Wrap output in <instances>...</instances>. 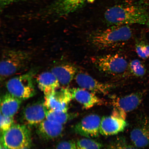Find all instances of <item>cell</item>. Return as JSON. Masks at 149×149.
Returning a JSON list of instances; mask_svg holds the SVG:
<instances>
[{"instance_id": "6da1fadb", "label": "cell", "mask_w": 149, "mask_h": 149, "mask_svg": "<svg viewBox=\"0 0 149 149\" xmlns=\"http://www.w3.org/2000/svg\"><path fill=\"white\" fill-rule=\"evenodd\" d=\"M133 36V31L130 25L113 26L91 33L88 40L96 49L109 50L124 46Z\"/></svg>"}, {"instance_id": "7a4b0ae2", "label": "cell", "mask_w": 149, "mask_h": 149, "mask_svg": "<svg viewBox=\"0 0 149 149\" xmlns=\"http://www.w3.org/2000/svg\"><path fill=\"white\" fill-rule=\"evenodd\" d=\"M149 14L143 6L118 5L108 9L104 15L108 24L113 26L146 24Z\"/></svg>"}, {"instance_id": "3957f363", "label": "cell", "mask_w": 149, "mask_h": 149, "mask_svg": "<svg viewBox=\"0 0 149 149\" xmlns=\"http://www.w3.org/2000/svg\"><path fill=\"white\" fill-rule=\"evenodd\" d=\"M30 59V54L25 51L14 49L3 51L0 65L1 81L25 68Z\"/></svg>"}, {"instance_id": "277c9868", "label": "cell", "mask_w": 149, "mask_h": 149, "mask_svg": "<svg viewBox=\"0 0 149 149\" xmlns=\"http://www.w3.org/2000/svg\"><path fill=\"white\" fill-rule=\"evenodd\" d=\"M91 60L100 71L109 75H122L128 70V63L120 54L97 56L92 57Z\"/></svg>"}, {"instance_id": "5b68a950", "label": "cell", "mask_w": 149, "mask_h": 149, "mask_svg": "<svg viewBox=\"0 0 149 149\" xmlns=\"http://www.w3.org/2000/svg\"><path fill=\"white\" fill-rule=\"evenodd\" d=\"M1 140L9 149L29 147L31 141L30 130L25 125L14 124L2 133Z\"/></svg>"}, {"instance_id": "8992f818", "label": "cell", "mask_w": 149, "mask_h": 149, "mask_svg": "<svg viewBox=\"0 0 149 149\" xmlns=\"http://www.w3.org/2000/svg\"><path fill=\"white\" fill-rule=\"evenodd\" d=\"M6 87L9 93L22 100L32 97L35 94L32 74L31 73L12 78L7 82Z\"/></svg>"}, {"instance_id": "52a82bcc", "label": "cell", "mask_w": 149, "mask_h": 149, "mask_svg": "<svg viewBox=\"0 0 149 149\" xmlns=\"http://www.w3.org/2000/svg\"><path fill=\"white\" fill-rule=\"evenodd\" d=\"M95 0H55L44 9L45 14L63 17L71 14Z\"/></svg>"}, {"instance_id": "ba28073f", "label": "cell", "mask_w": 149, "mask_h": 149, "mask_svg": "<svg viewBox=\"0 0 149 149\" xmlns=\"http://www.w3.org/2000/svg\"><path fill=\"white\" fill-rule=\"evenodd\" d=\"M73 100L70 89H58L53 94L45 97L44 104L47 110L68 112L70 102Z\"/></svg>"}, {"instance_id": "9c48e42d", "label": "cell", "mask_w": 149, "mask_h": 149, "mask_svg": "<svg viewBox=\"0 0 149 149\" xmlns=\"http://www.w3.org/2000/svg\"><path fill=\"white\" fill-rule=\"evenodd\" d=\"M101 119L97 115L92 114L84 117L74 127L76 133L87 138L98 137L100 134Z\"/></svg>"}, {"instance_id": "30bf717a", "label": "cell", "mask_w": 149, "mask_h": 149, "mask_svg": "<svg viewBox=\"0 0 149 149\" xmlns=\"http://www.w3.org/2000/svg\"><path fill=\"white\" fill-rule=\"evenodd\" d=\"M76 83L81 88L93 93L107 95L113 85L101 82L85 72H79L75 76Z\"/></svg>"}, {"instance_id": "8fae6325", "label": "cell", "mask_w": 149, "mask_h": 149, "mask_svg": "<svg viewBox=\"0 0 149 149\" xmlns=\"http://www.w3.org/2000/svg\"><path fill=\"white\" fill-rule=\"evenodd\" d=\"M47 111L44 102H37L28 104L22 113L24 123L31 126L40 124L46 119Z\"/></svg>"}, {"instance_id": "7c38bea8", "label": "cell", "mask_w": 149, "mask_h": 149, "mask_svg": "<svg viewBox=\"0 0 149 149\" xmlns=\"http://www.w3.org/2000/svg\"><path fill=\"white\" fill-rule=\"evenodd\" d=\"M139 122L130 132V139L137 148H144L149 146V120L145 118Z\"/></svg>"}, {"instance_id": "4fadbf2b", "label": "cell", "mask_w": 149, "mask_h": 149, "mask_svg": "<svg viewBox=\"0 0 149 149\" xmlns=\"http://www.w3.org/2000/svg\"><path fill=\"white\" fill-rule=\"evenodd\" d=\"M73 99L82 105L84 109H88L96 105H102L104 101L94 93L81 88L70 89Z\"/></svg>"}, {"instance_id": "5bb4252c", "label": "cell", "mask_w": 149, "mask_h": 149, "mask_svg": "<svg viewBox=\"0 0 149 149\" xmlns=\"http://www.w3.org/2000/svg\"><path fill=\"white\" fill-rule=\"evenodd\" d=\"M144 93L141 92L133 93L121 97L114 99L112 102L114 108L122 110L126 113L134 110L142 102Z\"/></svg>"}, {"instance_id": "9a60e30c", "label": "cell", "mask_w": 149, "mask_h": 149, "mask_svg": "<svg viewBox=\"0 0 149 149\" xmlns=\"http://www.w3.org/2000/svg\"><path fill=\"white\" fill-rule=\"evenodd\" d=\"M128 125L125 120L110 116L101 119L100 133L105 136L114 135L123 132Z\"/></svg>"}, {"instance_id": "2e32d148", "label": "cell", "mask_w": 149, "mask_h": 149, "mask_svg": "<svg viewBox=\"0 0 149 149\" xmlns=\"http://www.w3.org/2000/svg\"><path fill=\"white\" fill-rule=\"evenodd\" d=\"M38 87L45 96L53 94L60 87V83L52 72H45L39 74L36 79Z\"/></svg>"}, {"instance_id": "e0dca14e", "label": "cell", "mask_w": 149, "mask_h": 149, "mask_svg": "<svg viewBox=\"0 0 149 149\" xmlns=\"http://www.w3.org/2000/svg\"><path fill=\"white\" fill-rule=\"evenodd\" d=\"M63 130V125L46 119L39 124L37 132L42 138L52 139L60 136Z\"/></svg>"}, {"instance_id": "ac0fdd59", "label": "cell", "mask_w": 149, "mask_h": 149, "mask_svg": "<svg viewBox=\"0 0 149 149\" xmlns=\"http://www.w3.org/2000/svg\"><path fill=\"white\" fill-rule=\"evenodd\" d=\"M22 100L9 93L3 95L1 100V113L13 117L19 109Z\"/></svg>"}, {"instance_id": "d6986e66", "label": "cell", "mask_w": 149, "mask_h": 149, "mask_svg": "<svg viewBox=\"0 0 149 149\" xmlns=\"http://www.w3.org/2000/svg\"><path fill=\"white\" fill-rule=\"evenodd\" d=\"M76 69L70 64H63L54 67L51 72L56 77L59 83L66 86L72 81L76 73Z\"/></svg>"}, {"instance_id": "ffe728a7", "label": "cell", "mask_w": 149, "mask_h": 149, "mask_svg": "<svg viewBox=\"0 0 149 149\" xmlns=\"http://www.w3.org/2000/svg\"><path fill=\"white\" fill-rule=\"evenodd\" d=\"M76 116L77 115L75 113H68V111H58L47 110L46 119L63 125Z\"/></svg>"}, {"instance_id": "44dd1931", "label": "cell", "mask_w": 149, "mask_h": 149, "mask_svg": "<svg viewBox=\"0 0 149 149\" xmlns=\"http://www.w3.org/2000/svg\"><path fill=\"white\" fill-rule=\"evenodd\" d=\"M128 70L130 74L136 77H144L147 72L144 63L138 59H133L128 63Z\"/></svg>"}, {"instance_id": "7402d4cb", "label": "cell", "mask_w": 149, "mask_h": 149, "mask_svg": "<svg viewBox=\"0 0 149 149\" xmlns=\"http://www.w3.org/2000/svg\"><path fill=\"white\" fill-rule=\"evenodd\" d=\"M135 48L136 53L140 58L144 59L149 58V44L144 38L136 40Z\"/></svg>"}, {"instance_id": "603a6c76", "label": "cell", "mask_w": 149, "mask_h": 149, "mask_svg": "<svg viewBox=\"0 0 149 149\" xmlns=\"http://www.w3.org/2000/svg\"><path fill=\"white\" fill-rule=\"evenodd\" d=\"M129 144L124 137H119L109 143L104 149H139Z\"/></svg>"}, {"instance_id": "cb8c5ba5", "label": "cell", "mask_w": 149, "mask_h": 149, "mask_svg": "<svg viewBox=\"0 0 149 149\" xmlns=\"http://www.w3.org/2000/svg\"><path fill=\"white\" fill-rule=\"evenodd\" d=\"M77 149H101V143L90 139L79 140L76 143Z\"/></svg>"}, {"instance_id": "d4e9b609", "label": "cell", "mask_w": 149, "mask_h": 149, "mask_svg": "<svg viewBox=\"0 0 149 149\" xmlns=\"http://www.w3.org/2000/svg\"><path fill=\"white\" fill-rule=\"evenodd\" d=\"M14 124L13 117L5 116L1 113L0 128L2 133L10 129Z\"/></svg>"}, {"instance_id": "484cf974", "label": "cell", "mask_w": 149, "mask_h": 149, "mask_svg": "<svg viewBox=\"0 0 149 149\" xmlns=\"http://www.w3.org/2000/svg\"><path fill=\"white\" fill-rule=\"evenodd\" d=\"M56 149H77L76 143L73 141H64L59 143Z\"/></svg>"}, {"instance_id": "4316f807", "label": "cell", "mask_w": 149, "mask_h": 149, "mask_svg": "<svg viewBox=\"0 0 149 149\" xmlns=\"http://www.w3.org/2000/svg\"><path fill=\"white\" fill-rule=\"evenodd\" d=\"M111 116L118 119L125 120L127 114L126 113L120 109L114 108Z\"/></svg>"}, {"instance_id": "83f0119b", "label": "cell", "mask_w": 149, "mask_h": 149, "mask_svg": "<svg viewBox=\"0 0 149 149\" xmlns=\"http://www.w3.org/2000/svg\"><path fill=\"white\" fill-rule=\"evenodd\" d=\"M30 0H0L1 9H3L9 5L19 2L25 1Z\"/></svg>"}, {"instance_id": "f1b7e54d", "label": "cell", "mask_w": 149, "mask_h": 149, "mask_svg": "<svg viewBox=\"0 0 149 149\" xmlns=\"http://www.w3.org/2000/svg\"><path fill=\"white\" fill-rule=\"evenodd\" d=\"M139 5L143 6L149 5V0H139Z\"/></svg>"}, {"instance_id": "f546056e", "label": "cell", "mask_w": 149, "mask_h": 149, "mask_svg": "<svg viewBox=\"0 0 149 149\" xmlns=\"http://www.w3.org/2000/svg\"><path fill=\"white\" fill-rule=\"evenodd\" d=\"M0 149H9L7 147L5 146L3 141L1 140V146Z\"/></svg>"}, {"instance_id": "4dcf8cb0", "label": "cell", "mask_w": 149, "mask_h": 149, "mask_svg": "<svg viewBox=\"0 0 149 149\" xmlns=\"http://www.w3.org/2000/svg\"><path fill=\"white\" fill-rule=\"evenodd\" d=\"M146 25H147V26L148 28V29H149V16H148V21H147Z\"/></svg>"}, {"instance_id": "1f68e13d", "label": "cell", "mask_w": 149, "mask_h": 149, "mask_svg": "<svg viewBox=\"0 0 149 149\" xmlns=\"http://www.w3.org/2000/svg\"><path fill=\"white\" fill-rule=\"evenodd\" d=\"M19 149H29V147H25V148H20Z\"/></svg>"}]
</instances>
